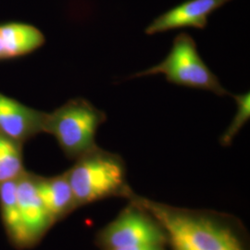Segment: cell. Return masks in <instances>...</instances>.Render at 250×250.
Here are the masks:
<instances>
[{
    "mask_svg": "<svg viewBox=\"0 0 250 250\" xmlns=\"http://www.w3.org/2000/svg\"><path fill=\"white\" fill-rule=\"evenodd\" d=\"M36 182L39 196L54 224L78 208L66 172L51 177L37 175Z\"/></svg>",
    "mask_w": 250,
    "mask_h": 250,
    "instance_id": "cell-10",
    "label": "cell"
},
{
    "mask_svg": "<svg viewBox=\"0 0 250 250\" xmlns=\"http://www.w3.org/2000/svg\"><path fill=\"white\" fill-rule=\"evenodd\" d=\"M103 250H168L167 246L161 245H152V246H135V247H125V248H116Z\"/></svg>",
    "mask_w": 250,
    "mask_h": 250,
    "instance_id": "cell-14",
    "label": "cell"
},
{
    "mask_svg": "<svg viewBox=\"0 0 250 250\" xmlns=\"http://www.w3.org/2000/svg\"><path fill=\"white\" fill-rule=\"evenodd\" d=\"M232 0H187L154 19L145 33L153 36L182 28L205 29L216 10Z\"/></svg>",
    "mask_w": 250,
    "mask_h": 250,
    "instance_id": "cell-7",
    "label": "cell"
},
{
    "mask_svg": "<svg viewBox=\"0 0 250 250\" xmlns=\"http://www.w3.org/2000/svg\"><path fill=\"white\" fill-rule=\"evenodd\" d=\"M0 217L9 242L18 250L30 249L19 211L16 179L0 184Z\"/></svg>",
    "mask_w": 250,
    "mask_h": 250,
    "instance_id": "cell-11",
    "label": "cell"
},
{
    "mask_svg": "<svg viewBox=\"0 0 250 250\" xmlns=\"http://www.w3.org/2000/svg\"><path fill=\"white\" fill-rule=\"evenodd\" d=\"M232 97L237 105V111L232 119L231 125L221 136V144L224 146H230L233 138L240 132L242 127L246 125L250 118V94L248 92L244 95H233L229 94Z\"/></svg>",
    "mask_w": 250,
    "mask_h": 250,
    "instance_id": "cell-13",
    "label": "cell"
},
{
    "mask_svg": "<svg viewBox=\"0 0 250 250\" xmlns=\"http://www.w3.org/2000/svg\"><path fill=\"white\" fill-rule=\"evenodd\" d=\"M22 146L0 132V184L18 178L25 170Z\"/></svg>",
    "mask_w": 250,
    "mask_h": 250,
    "instance_id": "cell-12",
    "label": "cell"
},
{
    "mask_svg": "<svg viewBox=\"0 0 250 250\" xmlns=\"http://www.w3.org/2000/svg\"><path fill=\"white\" fill-rule=\"evenodd\" d=\"M37 174L24 170L16 179L17 202L30 248L42 240L53 226L37 189Z\"/></svg>",
    "mask_w": 250,
    "mask_h": 250,
    "instance_id": "cell-6",
    "label": "cell"
},
{
    "mask_svg": "<svg viewBox=\"0 0 250 250\" xmlns=\"http://www.w3.org/2000/svg\"><path fill=\"white\" fill-rule=\"evenodd\" d=\"M65 172L78 208L110 197L126 199L133 191L123 158L99 146L75 160Z\"/></svg>",
    "mask_w": 250,
    "mask_h": 250,
    "instance_id": "cell-2",
    "label": "cell"
},
{
    "mask_svg": "<svg viewBox=\"0 0 250 250\" xmlns=\"http://www.w3.org/2000/svg\"><path fill=\"white\" fill-rule=\"evenodd\" d=\"M106 121L104 111L88 100L77 98L46 113L44 133L53 135L65 156L75 161L98 146L97 132Z\"/></svg>",
    "mask_w": 250,
    "mask_h": 250,
    "instance_id": "cell-3",
    "label": "cell"
},
{
    "mask_svg": "<svg viewBox=\"0 0 250 250\" xmlns=\"http://www.w3.org/2000/svg\"><path fill=\"white\" fill-rule=\"evenodd\" d=\"M44 34L25 22H6L0 24V61L24 57L45 44Z\"/></svg>",
    "mask_w": 250,
    "mask_h": 250,
    "instance_id": "cell-9",
    "label": "cell"
},
{
    "mask_svg": "<svg viewBox=\"0 0 250 250\" xmlns=\"http://www.w3.org/2000/svg\"><path fill=\"white\" fill-rule=\"evenodd\" d=\"M154 74H163L169 83L180 86L210 91L221 97L229 95L218 77L200 58L195 40L187 33L175 36L170 53L163 62L135 73L131 78Z\"/></svg>",
    "mask_w": 250,
    "mask_h": 250,
    "instance_id": "cell-4",
    "label": "cell"
},
{
    "mask_svg": "<svg viewBox=\"0 0 250 250\" xmlns=\"http://www.w3.org/2000/svg\"><path fill=\"white\" fill-rule=\"evenodd\" d=\"M126 199L142 206L160 222L168 250H250L248 232L232 215L163 204L134 190Z\"/></svg>",
    "mask_w": 250,
    "mask_h": 250,
    "instance_id": "cell-1",
    "label": "cell"
},
{
    "mask_svg": "<svg viewBox=\"0 0 250 250\" xmlns=\"http://www.w3.org/2000/svg\"><path fill=\"white\" fill-rule=\"evenodd\" d=\"M128 202L116 218L97 233L96 245L99 249L167 246V236L160 222L142 206Z\"/></svg>",
    "mask_w": 250,
    "mask_h": 250,
    "instance_id": "cell-5",
    "label": "cell"
},
{
    "mask_svg": "<svg viewBox=\"0 0 250 250\" xmlns=\"http://www.w3.org/2000/svg\"><path fill=\"white\" fill-rule=\"evenodd\" d=\"M46 112L28 107L0 93V132L24 144L44 133Z\"/></svg>",
    "mask_w": 250,
    "mask_h": 250,
    "instance_id": "cell-8",
    "label": "cell"
}]
</instances>
